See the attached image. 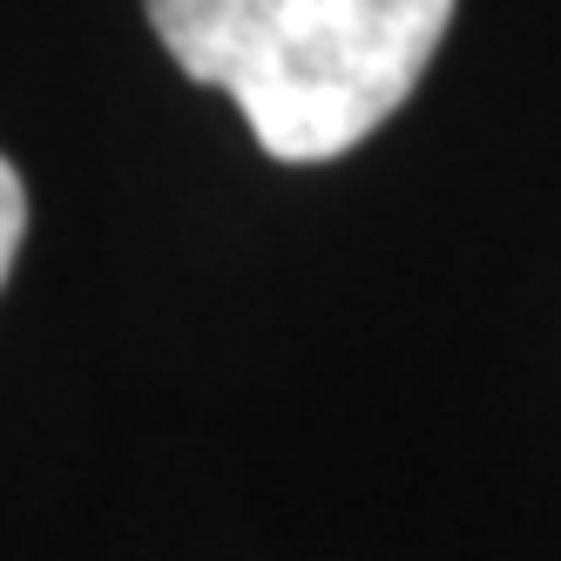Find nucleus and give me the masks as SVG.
<instances>
[{"mask_svg":"<svg viewBox=\"0 0 561 561\" xmlns=\"http://www.w3.org/2000/svg\"><path fill=\"white\" fill-rule=\"evenodd\" d=\"M156 42L277 163H332L420 89L454 0H142Z\"/></svg>","mask_w":561,"mask_h":561,"instance_id":"1","label":"nucleus"},{"mask_svg":"<svg viewBox=\"0 0 561 561\" xmlns=\"http://www.w3.org/2000/svg\"><path fill=\"white\" fill-rule=\"evenodd\" d=\"M21 237H27V190H21L14 163L0 156V285H8V271L21 257Z\"/></svg>","mask_w":561,"mask_h":561,"instance_id":"2","label":"nucleus"}]
</instances>
